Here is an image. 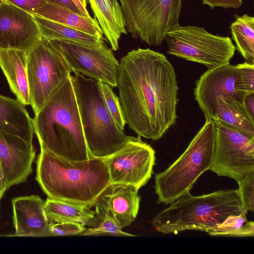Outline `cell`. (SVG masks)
Instances as JSON below:
<instances>
[{
  "instance_id": "cell-1",
  "label": "cell",
  "mask_w": 254,
  "mask_h": 254,
  "mask_svg": "<svg viewBox=\"0 0 254 254\" xmlns=\"http://www.w3.org/2000/svg\"><path fill=\"white\" fill-rule=\"evenodd\" d=\"M119 101L126 124L137 135L161 138L176 121L179 87L175 69L163 54L133 50L120 61Z\"/></svg>"
},
{
  "instance_id": "cell-2",
  "label": "cell",
  "mask_w": 254,
  "mask_h": 254,
  "mask_svg": "<svg viewBox=\"0 0 254 254\" xmlns=\"http://www.w3.org/2000/svg\"><path fill=\"white\" fill-rule=\"evenodd\" d=\"M36 162V179L48 198L91 207L111 183L104 159L72 161L42 145Z\"/></svg>"
},
{
  "instance_id": "cell-3",
  "label": "cell",
  "mask_w": 254,
  "mask_h": 254,
  "mask_svg": "<svg viewBox=\"0 0 254 254\" xmlns=\"http://www.w3.org/2000/svg\"><path fill=\"white\" fill-rule=\"evenodd\" d=\"M39 144L72 161L93 157L86 143L70 76L47 100L32 119Z\"/></svg>"
},
{
  "instance_id": "cell-4",
  "label": "cell",
  "mask_w": 254,
  "mask_h": 254,
  "mask_svg": "<svg viewBox=\"0 0 254 254\" xmlns=\"http://www.w3.org/2000/svg\"><path fill=\"white\" fill-rule=\"evenodd\" d=\"M244 211L236 190H220L200 196H193L189 191L158 213L152 224L163 234L189 230L207 233L228 216Z\"/></svg>"
},
{
  "instance_id": "cell-5",
  "label": "cell",
  "mask_w": 254,
  "mask_h": 254,
  "mask_svg": "<svg viewBox=\"0 0 254 254\" xmlns=\"http://www.w3.org/2000/svg\"><path fill=\"white\" fill-rule=\"evenodd\" d=\"M73 73L70 78L88 151L93 157L106 158L125 145L127 136L108 110L98 81Z\"/></svg>"
},
{
  "instance_id": "cell-6",
  "label": "cell",
  "mask_w": 254,
  "mask_h": 254,
  "mask_svg": "<svg viewBox=\"0 0 254 254\" xmlns=\"http://www.w3.org/2000/svg\"><path fill=\"white\" fill-rule=\"evenodd\" d=\"M216 135L214 120H205L181 156L165 170L155 175L157 203H173L190 191L198 178L209 170L214 156Z\"/></svg>"
},
{
  "instance_id": "cell-7",
  "label": "cell",
  "mask_w": 254,
  "mask_h": 254,
  "mask_svg": "<svg viewBox=\"0 0 254 254\" xmlns=\"http://www.w3.org/2000/svg\"><path fill=\"white\" fill-rule=\"evenodd\" d=\"M127 32L149 45L159 46L179 25L182 0H119Z\"/></svg>"
},
{
  "instance_id": "cell-8",
  "label": "cell",
  "mask_w": 254,
  "mask_h": 254,
  "mask_svg": "<svg viewBox=\"0 0 254 254\" xmlns=\"http://www.w3.org/2000/svg\"><path fill=\"white\" fill-rule=\"evenodd\" d=\"M164 40L168 54L201 64L208 69L230 63L236 51L229 37L213 35L204 27L193 25H179Z\"/></svg>"
},
{
  "instance_id": "cell-9",
  "label": "cell",
  "mask_w": 254,
  "mask_h": 254,
  "mask_svg": "<svg viewBox=\"0 0 254 254\" xmlns=\"http://www.w3.org/2000/svg\"><path fill=\"white\" fill-rule=\"evenodd\" d=\"M27 71L34 114L72 72L59 53L42 38L27 53Z\"/></svg>"
},
{
  "instance_id": "cell-10",
  "label": "cell",
  "mask_w": 254,
  "mask_h": 254,
  "mask_svg": "<svg viewBox=\"0 0 254 254\" xmlns=\"http://www.w3.org/2000/svg\"><path fill=\"white\" fill-rule=\"evenodd\" d=\"M89 43L68 40H48L64 59L72 72L117 86L120 63L104 42Z\"/></svg>"
},
{
  "instance_id": "cell-11",
  "label": "cell",
  "mask_w": 254,
  "mask_h": 254,
  "mask_svg": "<svg viewBox=\"0 0 254 254\" xmlns=\"http://www.w3.org/2000/svg\"><path fill=\"white\" fill-rule=\"evenodd\" d=\"M213 120L216 135L209 170L237 182L254 171V135L242 132L218 118Z\"/></svg>"
},
{
  "instance_id": "cell-12",
  "label": "cell",
  "mask_w": 254,
  "mask_h": 254,
  "mask_svg": "<svg viewBox=\"0 0 254 254\" xmlns=\"http://www.w3.org/2000/svg\"><path fill=\"white\" fill-rule=\"evenodd\" d=\"M104 159L111 183L130 185L139 190L151 178L155 151L140 136H127L121 149Z\"/></svg>"
},
{
  "instance_id": "cell-13",
  "label": "cell",
  "mask_w": 254,
  "mask_h": 254,
  "mask_svg": "<svg viewBox=\"0 0 254 254\" xmlns=\"http://www.w3.org/2000/svg\"><path fill=\"white\" fill-rule=\"evenodd\" d=\"M41 38L32 14L3 0L0 2V50L27 53Z\"/></svg>"
},
{
  "instance_id": "cell-14",
  "label": "cell",
  "mask_w": 254,
  "mask_h": 254,
  "mask_svg": "<svg viewBox=\"0 0 254 254\" xmlns=\"http://www.w3.org/2000/svg\"><path fill=\"white\" fill-rule=\"evenodd\" d=\"M237 69V65L229 63L208 69L196 80L193 90L194 99L205 120L213 119L217 98L231 96L244 102V99L235 88Z\"/></svg>"
},
{
  "instance_id": "cell-15",
  "label": "cell",
  "mask_w": 254,
  "mask_h": 254,
  "mask_svg": "<svg viewBox=\"0 0 254 254\" xmlns=\"http://www.w3.org/2000/svg\"><path fill=\"white\" fill-rule=\"evenodd\" d=\"M35 154L32 143L0 130V164L6 190L26 181Z\"/></svg>"
},
{
  "instance_id": "cell-16",
  "label": "cell",
  "mask_w": 254,
  "mask_h": 254,
  "mask_svg": "<svg viewBox=\"0 0 254 254\" xmlns=\"http://www.w3.org/2000/svg\"><path fill=\"white\" fill-rule=\"evenodd\" d=\"M138 191L130 185L111 183L94 206L106 212L123 229L129 225L137 215L141 199Z\"/></svg>"
},
{
  "instance_id": "cell-17",
  "label": "cell",
  "mask_w": 254,
  "mask_h": 254,
  "mask_svg": "<svg viewBox=\"0 0 254 254\" xmlns=\"http://www.w3.org/2000/svg\"><path fill=\"white\" fill-rule=\"evenodd\" d=\"M15 236L49 237L50 221L45 212V201L38 195L12 199Z\"/></svg>"
},
{
  "instance_id": "cell-18",
  "label": "cell",
  "mask_w": 254,
  "mask_h": 254,
  "mask_svg": "<svg viewBox=\"0 0 254 254\" xmlns=\"http://www.w3.org/2000/svg\"><path fill=\"white\" fill-rule=\"evenodd\" d=\"M0 67L16 99L25 106L30 105L27 53L14 49L0 50Z\"/></svg>"
},
{
  "instance_id": "cell-19",
  "label": "cell",
  "mask_w": 254,
  "mask_h": 254,
  "mask_svg": "<svg viewBox=\"0 0 254 254\" xmlns=\"http://www.w3.org/2000/svg\"><path fill=\"white\" fill-rule=\"evenodd\" d=\"M0 130L32 143L34 129L26 109L17 99L0 94Z\"/></svg>"
},
{
  "instance_id": "cell-20",
  "label": "cell",
  "mask_w": 254,
  "mask_h": 254,
  "mask_svg": "<svg viewBox=\"0 0 254 254\" xmlns=\"http://www.w3.org/2000/svg\"><path fill=\"white\" fill-rule=\"evenodd\" d=\"M103 34L111 49H119V41L122 34H127L121 9L115 7L110 0H88Z\"/></svg>"
},
{
  "instance_id": "cell-21",
  "label": "cell",
  "mask_w": 254,
  "mask_h": 254,
  "mask_svg": "<svg viewBox=\"0 0 254 254\" xmlns=\"http://www.w3.org/2000/svg\"><path fill=\"white\" fill-rule=\"evenodd\" d=\"M31 14H36L93 35L103 36L101 28L95 18L78 14L59 5L46 2Z\"/></svg>"
},
{
  "instance_id": "cell-22",
  "label": "cell",
  "mask_w": 254,
  "mask_h": 254,
  "mask_svg": "<svg viewBox=\"0 0 254 254\" xmlns=\"http://www.w3.org/2000/svg\"><path fill=\"white\" fill-rule=\"evenodd\" d=\"M44 208L47 218L52 222H76L90 227L96 224L95 211L87 206L48 198Z\"/></svg>"
},
{
  "instance_id": "cell-23",
  "label": "cell",
  "mask_w": 254,
  "mask_h": 254,
  "mask_svg": "<svg viewBox=\"0 0 254 254\" xmlns=\"http://www.w3.org/2000/svg\"><path fill=\"white\" fill-rule=\"evenodd\" d=\"M214 118L223 121L242 132L254 135V117L250 113L244 102L239 101L233 96L217 98Z\"/></svg>"
},
{
  "instance_id": "cell-24",
  "label": "cell",
  "mask_w": 254,
  "mask_h": 254,
  "mask_svg": "<svg viewBox=\"0 0 254 254\" xmlns=\"http://www.w3.org/2000/svg\"><path fill=\"white\" fill-rule=\"evenodd\" d=\"M41 38L47 40H68L89 43H97L103 36L93 35L77 29L32 14Z\"/></svg>"
},
{
  "instance_id": "cell-25",
  "label": "cell",
  "mask_w": 254,
  "mask_h": 254,
  "mask_svg": "<svg viewBox=\"0 0 254 254\" xmlns=\"http://www.w3.org/2000/svg\"><path fill=\"white\" fill-rule=\"evenodd\" d=\"M235 17L230 29L236 48L245 62L254 64V17L247 14Z\"/></svg>"
},
{
  "instance_id": "cell-26",
  "label": "cell",
  "mask_w": 254,
  "mask_h": 254,
  "mask_svg": "<svg viewBox=\"0 0 254 254\" xmlns=\"http://www.w3.org/2000/svg\"><path fill=\"white\" fill-rule=\"evenodd\" d=\"M247 211L228 216L219 226L207 233L211 236L254 237V222L248 221Z\"/></svg>"
},
{
  "instance_id": "cell-27",
  "label": "cell",
  "mask_w": 254,
  "mask_h": 254,
  "mask_svg": "<svg viewBox=\"0 0 254 254\" xmlns=\"http://www.w3.org/2000/svg\"><path fill=\"white\" fill-rule=\"evenodd\" d=\"M96 224L90 227L81 235L82 236H116L134 237L136 235L124 232L112 218L105 211L95 207Z\"/></svg>"
},
{
  "instance_id": "cell-28",
  "label": "cell",
  "mask_w": 254,
  "mask_h": 254,
  "mask_svg": "<svg viewBox=\"0 0 254 254\" xmlns=\"http://www.w3.org/2000/svg\"><path fill=\"white\" fill-rule=\"evenodd\" d=\"M235 88L244 99L248 95L254 93V64L245 62L237 65Z\"/></svg>"
},
{
  "instance_id": "cell-29",
  "label": "cell",
  "mask_w": 254,
  "mask_h": 254,
  "mask_svg": "<svg viewBox=\"0 0 254 254\" xmlns=\"http://www.w3.org/2000/svg\"><path fill=\"white\" fill-rule=\"evenodd\" d=\"M98 81L108 110L119 127L124 130L126 122L119 98L114 93L112 86L102 81Z\"/></svg>"
},
{
  "instance_id": "cell-30",
  "label": "cell",
  "mask_w": 254,
  "mask_h": 254,
  "mask_svg": "<svg viewBox=\"0 0 254 254\" xmlns=\"http://www.w3.org/2000/svg\"><path fill=\"white\" fill-rule=\"evenodd\" d=\"M237 194L246 211H254V171L238 181Z\"/></svg>"
},
{
  "instance_id": "cell-31",
  "label": "cell",
  "mask_w": 254,
  "mask_h": 254,
  "mask_svg": "<svg viewBox=\"0 0 254 254\" xmlns=\"http://www.w3.org/2000/svg\"><path fill=\"white\" fill-rule=\"evenodd\" d=\"M50 236L81 235L86 230L83 224L76 222L54 223L50 221Z\"/></svg>"
},
{
  "instance_id": "cell-32",
  "label": "cell",
  "mask_w": 254,
  "mask_h": 254,
  "mask_svg": "<svg viewBox=\"0 0 254 254\" xmlns=\"http://www.w3.org/2000/svg\"><path fill=\"white\" fill-rule=\"evenodd\" d=\"M28 13H32L34 10L45 4L46 0H3Z\"/></svg>"
},
{
  "instance_id": "cell-33",
  "label": "cell",
  "mask_w": 254,
  "mask_h": 254,
  "mask_svg": "<svg viewBox=\"0 0 254 254\" xmlns=\"http://www.w3.org/2000/svg\"><path fill=\"white\" fill-rule=\"evenodd\" d=\"M203 4L208 5L211 9L216 7L225 8H238L242 6V0H201Z\"/></svg>"
},
{
  "instance_id": "cell-34",
  "label": "cell",
  "mask_w": 254,
  "mask_h": 254,
  "mask_svg": "<svg viewBox=\"0 0 254 254\" xmlns=\"http://www.w3.org/2000/svg\"><path fill=\"white\" fill-rule=\"evenodd\" d=\"M47 2L51 3L65 7L78 14L84 15V14L73 2L72 0H46Z\"/></svg>"
},
{
  "instance_id": "cell-35",
  "label": "cell",
  "mask_w": 254,
  "mask_h": 254,
  "mask_svg": "<svg viewBox=\"0 0 254 254\" xmlns=\"http://www.w3.org/2000/svg\"><path fill=\"white\" fill-rule=\"evenodd\" d=\"M244 104L252 116L254 117V93L246 96Z\"/></svg>"
},
{
  "instance_id": "cell-36",
  "label": "cell",
  "mask_w": 254,
  "mask_h": 254,
  "mask_svg": "<svg viewBox=\"0 0 254 254\" xmlns=\"http://www.w3.org/2000/svg\"><path fill=\"white\" fill-rule=\"evenodd\" d=\"M6 190L5 184L4 179V176L0 164V202L2 195L5 191Z\"/></svg>"
},
{
  "instance_id": "cell-37",
  "label": "cell",
  "mask_w": 254,
  "mask_h": 254,
  "mask_svg": "<svg viewBox=\"0 0 254 254\" xmlns=\"http://www.w3.org/2000/svg\"><path fill=\"white\" fill-rule=\"evenodd\" d=\"M76 5L81 12L86 16H91L88 12L87 8H85L80 0H72Z\"/></svg>"
},
{
  "instance_id": "cell-38",
  "label": "cell",
  "mask_w": 254,
  "mask_h": 254,
  "mask_svg": "<svg viewBox=\"0 0 254 254\" xmlns=\"http://www.w3.org/2000/svg\"><path fill=\"white\" fill-rule=\"evenodd\" d=\"M111 3L117 8L121 9L120 4L117 0H110Z\"/></svg>"
},
{
  "instance_id": "cell-39",
  "label": "cell",
  "mask_w": 254,
  "mask_h": 254,
  "mask_svg": "<svg viewBox=\"0 0 254 254\" xmlns=\"http://www.w3.org/2000/svg\"><path fill=\"white\" fill-rule=\"evenodd\" d=\"M81 1V2H82L83 6L86 8V7H87V2H86V0H80Z\"/></svg>"
}]
</instances>
